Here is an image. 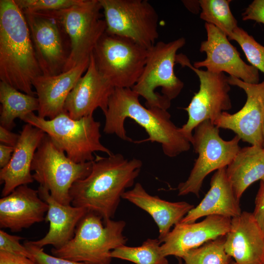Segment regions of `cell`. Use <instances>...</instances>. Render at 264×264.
<instances>
[{"instance_id":"6da1fadb","label":"cell","mask_w":264,"mask_h":264,"mask_svg":"<svg viewBox=\"0 0 264 264\" xmlns=\"http://www.w3.org/2000/svg\"><path fill=\"white\" fill-rule=\"evenodd\" d=\"M139 97L132 88H115L104 113L103 132L107 134H114L123 140L133 142L127 136L124 126L126 118H131L144 128L149 136L146 139L134 142L158 143L161 145L164 154L170 157L188 151L191 143L180 128L171 121L167 110L144 107Z\"/></svg>"},{"instance_id":"7a4b0ae2","label":"cell","mask_w":264,"mask_h":264,"mask_svg":"<svg viewBox=\"0 0 264 264\" xmlns=\"http://www.w3.org/2000/svg\"><path fill=\"white\" fill-rule=\"evenodd\" d=\"M142 164L140 159H129L121 154L96 155L88 175L72 185L71 204L98 215L104 223L112 219L123 195L134 184Z\"/></svg>"},{"instance_id":"3957f363","label":"cell","mask_w":264,"mask_h":264,"mask_svg":"<svg viewBox=\"0 0 264 264\" xmlns=\"http://www.w3.org/2000/svg\"><path fill=\"white\" fill-rule=\"evenodd\" d=\"M42 75L27 22L14 0H0V79L35 96L32 82Z\"/></svg>"},{"instance_id":"277c9868","label":"cell","mask_w":264,"mask_h":264,"mask_svg":"<svg viewBox=\"0 0 264 264\" xmlns=\"http://www.w3.org/2000/svg\"><path fill=\"white\" fill-rule=\"evenodd\" d=\"M124 220L104 223L98 215L88 211L78 224L73 237L61 247L51 249L52 255L87 264H110L111 252L125 245Z\"/></svg>"},{"instance_id":"5b68a950","label":"cell","mask_w":264,"mask_h":264,"mask_svg":"<svg viewBox=\"0 0 264 264\" xmlns=\"http://www.w3.org/2000/svg\"><path fill=\"white\" fill-rule=\"evenodd\" d=\"M21 120L44 131L69 158L77 163L93 161L95 152L108 155L113 154L102 144L101 124L93 115L74 119L65 111L52 119H46L32 112Z\"/></svg>"},{"instance_id":"8992f818","label":"cell","mask_w":264,"mask_h":264,"mask_svg":"<svg viewBox=\"0 0 264 264\" xmlns=\"http://www.w3.org/2000/svg\"><path fill=\"white\" fill-rule=\"evenodd\" d=\"M186 43L184 38L165 43L159 41L148 49L146 64L132 89L145 100L147 108L167 110L171 101L180 94L183 82L176 75L177 51Z\"/></svg>"},{"instance_id":"52a82bcc","label":"cell","mask_w":264,"mask_h":264,"mask_svg":"<svg viewBox=\"0 0 264 264\" xmlns=\"http://www.w3.org/2000/svg\"><path fill=\"white\" fill-rule=\"evenodd\" d=\"M101 10L99 0H82L67 8L35 13L54 20L69 37L71 48L63 72L90 61L96 45L106 31Z\"/></svg>"},{"instance_id":"ba28073f","label":"cell","mask_w":264,"mask_h":264,"mask_svg":"<svg viewBox=\"0 0 264 264\" xmlns=\"http://www.w3.org/2000/svg\"><path fill=\"white\" fill-rule=\"evenodd\" d=\"M92 161L74 162L45 134L32 163L31 171L34 172L33 178L46 189L57 201L70 205V190L72 185L88 175Z\"/></svg>"},{"instance_id":"9c48e42d","label":"cell","mask_w":264,"mask_h":264,"mask_svg":"<svg viewBox=\"0 0 264 264\" xmlns=\"http://www.w3.org/2000/svg\"><path fill=\"white\" fill-rule=\"evenodd\" d=\"M219 129L207 120L194 129L191 145L198 157L186 180L178 184V196L191 193L199 197L205 177L214 171L226 168L241 149L239 136L236 135L230 140H224Z\"/></svg>"},{"instance_id":"30bf717a","label":"cell","mask_w":264,"mask_h":264,"mask_svg":"<svg viewBox=\"0 0 264 264\" xmlns=\"http://www.w3.org/2000/svg\"><path fill=\"white\" fill-rule=\"evenodd\" d=\"M148 51L130 39L105 32L92 54L98 71L114 88H132L142 73Z\"/></svg>"},{"instance_id":"8fae6325","label":"cell","mask_w":264,"mask_h":264,"mask_svg":"<svg viewBox=\"0 0 264 264\" xmlns=\"http://www.w3.org/2000/svg\"><path fill=\"white\" fill-rule=\"evenodd\" d=\"M106 32L127 38L148 49L159 37L158 14L147 0H99Z\"/></svg>"},{"instance_id":"7c38bea8","label":"cell","mask_w":264,"mask_h":264,"mask_svg":"<svg viewBox=\"0 0 264 264\" xmlns=\"http://www.w3.org/2000/svg\"><path fill=\"white\" fill-rule=\"evenodd\" d=\"M176 62L192 69L199 81L198 91L195 93L189 105L184 108L188 113V120L180 128L191 143L192 132L200 123L207 120L213 123L222 112L231 109L229 95L230 85L224 73H213L197 68L184 54H177Z\"/></svg>"},{"instance_id":"4fadbf2b","label":"cell","mask_w":264,"mask_h":264,"mask_svg":"<svg viewBox=\"0 0 264 264\" xmlns=\"http://www.w3.org/2000/svg\"><path fill=\"white\" fill-rule=\"evenodd\" d=\"M230 85L242 89L247 99L238 111L230 114L222 112L213 124L218 128L230 130L241 140L264 148L262 125L264 118V80L258 84L244 82L235 77H228Z\"/></svg>"},{"instance_id":"5bb4252c","label":"cell","mask_w":264,"mask_h":264,"mask_svg":"<svg viewBox=\"0 0 264 264\" xmlns=\"http://www.w3.org/2000/svg\"><path fill=\"white\" fill-rule=\"evenodd\" d=\"M205 28L207 39L201 43L199 51L206 54V58L194 62L193 66L197 68L205 67L213 73L226 72L246 83H259V70L242 60L225 34L206 22Z\"/></svg>"},{"instance_id":"9a60e30c","label":"cell","mask_w":264,"mask_h":264,"mask_svg":"<svg viewBox=\"0 0 264 264\" xmlns=\"http://www.w3.org/2000/svg\"><path fill=\"white\" fill-rule=\"evenodd\" d=\"M23 13L42 74L61 73L68 56L65 52L60 25L54 20L38 13Z\"/></svg>"},{"instance_id":"2e32d148","label":"cell","mask_w":264,"mask_h":264,"mask_svg":"<svg viewBox=\"0 0 264 264\" xmlns=\"http://www.w3.org/2000/svg\"><path fill=\"white\" fill-rule=\"evenodd\" d=\"M230 218L211 215L201 221L178 223L174 226L161 244L162 254L182 258L189 250L205 243L224 237L230 229Z\"/></svg>"},{"instance_id":"e0dca14e","label":"cell","mask_w":264,"mask_h":264,"mask_svg":"<svg viewBox=\"0 0 264 264\" xmlns=\"http://www.w3.org/2000/svg\"><path fill=\"white\" fill-rule=\"evenodd\" d=\"M114 88L100 74L93 54L88 67L68 94L64 110L72 119H79L93 115L97 108L104 114Z\"/></svg>"},{"instance_id":"ac0fdd59","label":"cell","mask_w":264,"mask_h":264,"mask_svg":"<svg viewBox=\"0 0 264 264\" xmlns=\"http://www.w3.org/2000/svg\"><path fill=\"white\" fill-rule=\"evenodd\" d=\"M224 247L238 264H264V231L252 213L243 211L231 219Z\"/></svg>"},{"instance_id":"d6986e66","label":"cell","mask_w":264,"mask_h":264,"mask_svg":"<svg viewBox=\"0 0 264 264\" xmlns=\"http://www.w3.org/2000/svg\"><path fill=\"white\" fill-rule=\"evenodd\" d=\"M48 209L38 190L23 185L0 199V227L18 232L42 222Z\"/></svg>"},{"instance_id":"ffe728a7","label":"cell","mask_w":264,"mask_h":264,"mask_svg":"<svg viewBox=\"0 0 264 264\" xmlns=\"http://www.w3.org/2000/svg\"><path fill=\"white\" fill-rule=\"evenodd\" d=\"M45 135L42 130L26 123L20 132L8 164L0 170V180L4 183L1 196L5 197L17 187L34 180L31 173L35 153Z\"/></svg>"},{"instance_id":"44dd1931","label":"cell","mask_w":264,"mask_h":264,"mask_svg":"<svg viewBox=\"0 0 264 264\" xmlns=\"http://www.w3.org/2000/svg\"><path fill=\"white\" fill-rule=\"evenodd\" d=\"M89 62L79 64L73 68L57 75H41L34 79L39 108L38 115L51 119L65 111L66 100L79 79L87 70Z\"/></svg>"},{"instance_id":"7402d4cb","label":"cell","mask_w":264,"mask_h":264,"mask_svg":"<svg viewBox=\"0 0 264 264\" xmlns=\"http://www.w3.org/2000/svg\"><path fill=\"white\" fill-rule=\"evenodd\" d=\"M38 191L40 198L48 205L44 220L49 223V228L43 238L30 242L39 248L47 245H52L55 248L61 247L73 237L78 224L88 211L84 208L58 202L42 186H39Z\"/></svg>"},{"instance_id":"603a6c76","label":"cell","mask_w":264,"mask_h":264,"mask_svg":"<svg viewBox=\"0 0 264 264\" xmlns=\"http://www.w3.org/2000/svg\"><path fill=\"white\" fill-rule=\"evenodd\" d=\"M126 199L147 212L158 228V239L162 242L171 228L194 207L185 201L170 202L149 194L140 183H136L122 196Z\"/></svg>"},{"instance_id":"cb8c5ba5","label":"cell","mask_w":264,"mask_h":264,"mask_svg":"<svg viewBox=\"0 0 264 264\" xmlns=\"http://www.w3.org/2000/svg\"><path fill=\"white\" fill-rule=\"evenodd\" d=\"M242 212L226 174V168L216 171L212 176L210 188L204 198L179 222L189 223L203 217L218 215L232 219Z\"/></svg>"},{"instance_id":"d4e9b609","label":"cell","mask_w":264,"mask_h":264,"mask_svg":"<svg viewBox=\"0 0 264 264\" xmlns=\"http://www.w3.org/2000/svg\"><path fill=\"white\" fill-rule=\"evenodd\" d=\"M226 174L237 198L254 182L264 180V148L251 145L241 148L226 167Z\"/></svg>"},{"instance_id":"484cf974","label":"cell","mask_w":264,"mask_h":264,"mask_svg":"<svg viewBox=\"0 0 264 264\" xmlns=\"http://www.w3.org/2000/svg\"><path fill=\"white\" fill-rule=\"evenodd\" d=\"M0 126L10 131L15 126L16 118L21 120L29 113L38 111L39 108L37 97L21 92L2 81L0 82Z\"/></svg>"},{"instance_id":"4316f807","label":"cell","mask_w":264,"mask_h":264,"mask_svg":"<svg viewBox=\"0 0 264 264\" xmlns=\"http://www.w3.org/2000/svg\"><path fill=\"white\" fill-rule=\"evenodd\" d=\"M158 239L149 238L138 246L122 245L110 253L112 258L131 262L135 264H169L161 251Z\"/></svg>"},{"instance_id":"83f0119b","label":"cell","mask_w":264,"mask_h":264,"mask_svg":"<svg viewBox=\"0 0 264 264\" xmlns=\"http://www.w3.org/2000/svg\"><path fill=\"white\" fill-rule=\"evenodd\" d=\"M201 12L200 18L212 24L228 37L238 27V22L230 8V0H198Z\"/></svg>"},{"instance_id":"f1b7e54d","label":"cell","mask_w":264,"mask_h":264,"mask_svg":"<svg viewBox=\"0 0 264 264\" xmlns=\"http://www.w3.org/2000/svg\"><path fill=\"white\" fill-rule=\"evenodd\" d=\"M225 236L210 241L188 251L182 257L184 264H229L232 260L225 251Z\"/></svg>"},{"instance_id":"f546056e","label":"cell","mask_w":264,"mask_h":264,"mask_svg":"<svg viewBox=\"0 0 264 264\" xmlns=\"http://www.w3.org/2000/svg\"><path fill=\"white\" fill-rule=\"evenodd\" d=\"M240 46L251 66L264 74V46L242 28L238 27L228 37Z\"/></svg>"},{"instance_id":"4dcf8cb0","label":"cell","mask_w":264,"mask_h":264,"mask_svg":"<svg viewBox=\"0 0 264 264\" xmlns=\"http://www.w3.org/2000/svg\"><path fill=\"white\" fill-rule=\"evenodd\" d=\"M82 0H14L23 11L37 13L57 11L77 5Z\"/></svg>"},{"instance_id":"1f68e13d","label":"cell","mask_w":264,"mask_h":264,"mask_svg":"<svg viewBox=\"0 0 264 264\" xmlns=\"http://www.w3.org/2000/svg\"><path fill=\"white\" fill-rule=\"evenodd\" d=\"M23 238L12 235L2 230H0V250L13 254L22 256L32 260V256L27 248L20 241Z\"/></svg>"},{"instance_id":"d6a6232c","label":"cell","mask_w":264,"mask_h":264,"mask_svg":"<svg viewBox=\"0 0 264 264\" xmlns=\"http://www.w3.org/2000/svg\"><path fill=\"white\" fill-rule=\"evenodd\" d=\"M23 245L27 248L36 264H87L86 263L57 257L45 253L43 248H39L30 241L25 242Z\"/></svg>"},{"instance_id":"836d02e7","label":"cell","mask_w":264,"mask_h":264,"mask_svg":"<svg viewBox=\"0 0 264 264\" xmlns=\"http://www.w3.org/2000/svg\"><path fill=\"white\" fill-rule=\"evenodd\" d=\"M243 21L252 20L264 24V0H254L242 14Z\"/></svg>"},{"instance_id":"e575fe53","label":"cell","mask_w":264,"mask_h":264,"mask_svg":"<svg viewBox=\"0 0 264 264\" xmlns=\"http://www.w3.org/2000/svg\"><path fill=\"white\" fill-rule=\"evenodd\" d=\"M252 214L260 226L264 231V180L261 181Z\"/></svg>"},{"instance_id":"d590c367","label":"cell","mask_w":264,"mask_h":264,"mask_svg":"<svg viewBox=\"0 0 264 264\" xmlns=\"http://www.w3.org/2000/svg\"><path fill=\"white\" fill-rule=\"evenodd\" d=\"M0 264H36L33 260L27 257L0 250Z\"/></svg>"},{"instance_id":"8d00e7d4","label":"cell","mask_w":264,"mask_h":264,"mask_svg":"<svg viewBox=\"0 0 264 264\" xmlns=\"http://www.w3.org/2000/svg\"><path fill=\"white\" fill-rule=\"evenodd\" d=\"M20 137V134L12 132L3 127L0 126V144L15 147Z\"/></svg>"},{"instance_id":"74e56055","label":"cell","mask_w":264,"mask_h":264,"mask_svg":"<svg viewBox=\"0 0 264 264\" xmlns=\"http://www.w3.org/2000/svg\"><path fill=\"white\" fill-rule=\"evenodd\" d=\"M14 148L9 146L0 144V167L4 168L9 162Z\"/></svg>"},{"instance_id":"f35d334b","label":"cell","mask_w":264,"mask_h":264,"mask_svg":"<svg viewBox=\"0 0 264 264\" xmlns=\"http://www.w3.org/2000/svg\"><path fill=\"white\" fill-rule=\"evenodd\" d=\"M183 2L186 7L192 12H195L194 11L198 8L195 6L199 5L198 0H185Z\"/></svg>"},{"instance_id":"ab89813d","label":"cell","mask_w":264,"mask_h":264,"mask_svg":"<svg viewBox=\"0 0 264 264\" xmlns=\"http://www.w3.org/2000/svg\"><path fill=\"white\" fill-rule=\"evenodd\" d=\"M262 135L264 141V118L263 120V125H262Z\"/></svg>"},{"instance_id":"60d3db41","label":"cell","mask_w":264,"mask_h":264,"mask_svg":"<svg viewBox=\"0 0 264 264\" xmlns=\"http://www.w3.org/2000/svg\"><path fill=\"white\" fill-rule=\"evenodd\" d=\"M178 259V264H184L182 262V259L181 258H177Z\"/></svg>"},{"instance_id":"b9f144b4","label":"cell","mask_w":264,"mask_h":264,"mask_svg":"<svg viewBox=\"0 0 264 264\" xmlns=\"http://www.w3.org/2000/svg\"><path fill=\"white\" fill-rule=\"evenodd\" d=\"M229 264H238L234 261L232 260Z\"/></svg>"},{"instance_id":"7bdbcfd3","label":"cell","mask_w":264,"mask_h":264,"mask_svg":"<svg viewBox=\"0 0 264 264\" xmlns=\"http://www.w3.org/2000/svg\"></svg>"}]
</instances>
